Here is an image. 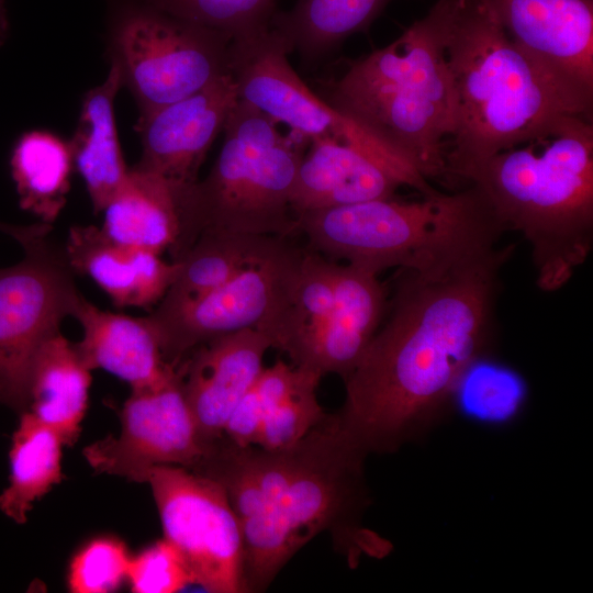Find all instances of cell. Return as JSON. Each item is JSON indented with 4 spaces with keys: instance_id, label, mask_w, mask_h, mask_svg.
I'll list each match as a JSON object with an SVG mask.
<instances>
[{
    "instance_id": "1",
    "label": "cell",
    "mask_w": 593,
    "mask_h": 593,
    "mask_svg": "<svg viewBox=\"0 0 593 593\" xmlns=\"http://www.w3.org/2000/svg\"><path fill=\"white\" fill-rule=\"evenodd\" d=\"M510 246L436 272L401 270L384 316L345 381L337 412L370 452H393L444 421L491 340Z\"/></svg>"
},
{
    "instance_id": "2",
    "label": "cell",
    "mask_w": 593,
    "mask_h": 593,
    "mask_svg": "<svg viewBox=\"0 0 593 593\" xmlns=\"http://www.w3.org/2000/svg\"><path fill=\"white\" fill-rule=\"evenodd\" d=\"M367 450L337 413L293 445L266 450L215 441L193 472L219 482L238 518L244 544L245 593L266 591L281 569L321 533L349 567L381 559L392 544L366 527L370 504Z\"/></svg>"
},
{
    "instance_id": "3",
    "label": "cell",
    "mask_w": 593,
    "mask_h": 593,
    "mask_svg": "<svg viewBox=\"0 0 593 593\" xmlns=\"http://www.w3.org/2000/svg\"><path fill=\"white\" fill-rule=\"evenodd\" d=\"M502 226L532 247L537 284L562 288L593 243V127L589 116L560 115L465 177Z\"/></svg>"
},
{
    "instance_id": "4",
    "label": "cell",
    "mask_w": 593,
    "mask_h": 593,
    "mask_svg": "<svg viewBox=\"0 0 593 593\" xmlns=\"http://www.w3.org/2000/svg\"><path fill=\"white\" fill-rule=\"evenodd\" d=\"M445 59L457 113L446 172L462 179L560 115L589 116L480 0H450Z\"/></svg>"
},
{
    "instance_id": "5",
    "label": "cell",
    "mask_w": 593,
    "mask_h": 593,
    "mask_svg": "<svg viewBox=\"0 0 593 593\" xmlns=\"http://www.w3.org/2000/svg\"><path fill=\"white\" fill-rule=\"evenodd\" d=\"M306 248L380 273L436 272L497 247L505 228L473 184L405 202L393 198L327 208L298 217Z\"/></svg>"
},
{
    "instance_id": "6",
    "label": "cell",
    "mask_w": 593,
    "mask_h": 593,
    "mask_svg": "<svg viewBox=\"0 0 593 593\" xmlns=\"http://www.w3.org/2000/svg\"><path fill=\"white\" fill-rule=\"evenodd\" d=\"M450 0H438L385 47L354 61L332 88L337 110L404 156L426 179L446 174L456 131L455 91L445 59Z\"/></svg>"
},
{
    "instance_id": "7",
    "label": "cell",
    "mask_w": 593,
    "mask_h": 593,
    "mask_svg": "<svg viewBox=\"0 0 593 593\" xmlns=\"http://www.w3.org/2000/svg\"><path fill=\"white\" fill-rule=\"evenodd\" d=\"M223 143L203 180L172 188L179 237L169 251L179 261L204 232L289 238L299 233L292 191L307 142L281 134L276 123L238 100Z\"/></svg>"
},
{
    "instance_id": "8",
    "label": "cell",
    "mask_w": 593,
    "mask_h": 593,
    "mask_svg": "<svg viewBox=\"0 0 593 593\" xmlns=\"http://www.w3.org/2000/svg\"><path fill=\"white\" fill-rule=\"evenodd\" d=\"M111 64L139 116L186 98L228 72L231 42L142 0H109Z\"/></svg>"
},
{
    "instance_id": "9",
    "label": "cell",
    "mask_w": 593,
    "mask_h": 593,
    "mask_svg": "<svg viewBox=\"0 0 593 593\" xmlns=\"http://www.w3.org/2000/svg\"><path fill=\"white\" fill-rule=\"evenodd\" d=\"M51 224L19 226L20 261L0 268L1 403L27 411L30 377L42 344L60 332L81 298L65 248L53 243Z\"/></svg>"
},
{
    "instance_id": "10",
    "label": "cell",
    "mask_w": 593,
    "mask_h": 593,
    "mask_svg": "<svg viewBox=\"0 0 593 593\" xmlns=\"http://www.w3.org/2000/svg\"><path fill=\"white\" fill-rule=\"evenodd\" d=\"M305 249L289 239L189 306L165 317L148 315L164 358L178 363L197 346L244 329L265 334L284 353L293 336V299Z\"/></svg>"
},
{
    "instance_id": "11",
    "label": "cell",
    "mask_w": 593,
    "mask_h": 593,
    "mask_svg": "<svg viewBox=\"0 0 593 593\" xmlns=\"http://www.w3.org/2000/svg\"><path fill=\"white\" fill-rule=\"evenodd\" d=\"M145 482L164 538L181 553L194 584L211 593H245L242 529L223 486L177 466L150 469Z\"/></svg>"
},
{
    "instance_id": "12",
    "label": "cell",
    "mask_w": 593,
    "mask_h": 593,
    "mask_svg": "<svg viewBox=\"0 0 593 593\" xmlns=\"http://www.w3.org/2000/svg\"><path fill=\"white\" fill-rule=\"evenodd\" d=\"M287 43L271 24L231 42L228 72L238 100L268 119L287 124L307 142L336 138L362 144H387L356 119L317 97L288 60Z\"/></svg>"
},
{
    "instance_id": "13",
    "label": "cell",
    "mask_w": 593,
    "mask_h": 593,
    "mask_svg": "<svg viewBox=\"0 0 593 593\" xmlns=\"http://www.w3.org/2000/svg\"><path fill=\"white\" fill-rule=\"evenodd\" d=\"M121 430L83 449L98 473L144 483L147 472L160 466L193 470L209 448L186 401L181 376L163 387L132 391L120 414Z\"/></svg>"
},
{
    "instance_id": "14",
    "label": "cell",
    "mask_w": 593,
    "mask_h": 593,
    "mask_svg": "<svg viewBox=\"0 0 593 593\" xmlns=\"http://www.w3.org/2000/svg\"><path fill=\"white\" fill-rule=\"evenodd\" d=\"M309 145L291 198L296 220L311 211L393 198L402 186L414 188L422 195L437 191L388 145L328 137L316 138Z\"/></svg>"
},
{
    "instance_id": "15",
    "label": "cell",
    "mask_w": 593,
    "mask_h": 593,
    "mask_svg": "<svg viewBox=\"0 0 593 593\" xmlns=\"http://www.w3.org/2000/svg\"><path fill=\"white\" fill-rule=\"evenodd\" d=\"M586 112L593 101L592 0H480Z\"/></svg>"
},
{
    "instance_id": "16",
    "label": "cell",
    "mask_w": 593,
    "mask_h": 593,
    "mask_svg": "<svg viewBox=\"0 0 593 593\" xmlns=\"http://www.w3.org/2000/svg\"><path fill=\"white\" fill-rule=\"evenodd\" d=\"M237 101L234 80L226 72L201 90L139 116L142 156L135 167L163 178L172 188L194 183Z\"/></svg>"
},
{
    "instance_id": "17",
    "label": "cell",
    "mask_w": 593,
    "mask_h": 593,
    "mask_svg": "<svg viewBox=\"0 0 593 593\" xmlns=\"http://www.w3.org/2000/svg\"><path fill=\"white\" fill-rule=\"evenodd\" d=\"M270 348L265 334L244 329L194 347L178 363L186 401L208 448L224 437L231 415L265 368Z\"/></svg>"
},
{
    "instance_id": "18",
    "label": "cell",
    "mask_w": 593,
    "mask_h": 593,
    "mask_svg": "<svg viewBox=\"0 0 593 593\" xmlns=\"http://www.w3.org/2000/svg\"><path fill=\"white\" fill-rule=\"evenodd\" d=\"M323 377L279 359L265 367L231 415L224 436L266 450L293 445L326 414L316 394Z\"/></svg>"
},
{
    "instance_id": "19",
    "label": "cell",
    "mask_w": 593,
    "mask_h": 593,
    "mask_svg": "<svg viewBox=\"0 0 593 593\" xmlns=\"http://www.w3.org/2000/svg\"><path fill=\"white\" fill-rule=\"evenodd\" d=\"M366 268L335 264L334 305L314 337L291 360L294 366L339 374L343 379L359 362L379 328L387 309L384 287Z\"/></svg>"
},
{
    "instance_id": "20",
    "label": "cell",
    "mask_w": 593,
    "mask_h": 593,
    "mask_svg": "<svg viewBox=\"0 0 593 593\" xmlns=\"http://www.w3.org/2000/svg\"><path fill=\"white\" fill-rule=\"evenodd\" d=\"M65 251L74 272L93 280L120 307L158 304L180 270L179 261L115 242L94 225L71 226Z\"/></svg>"
},
{
    "instance_id": "21",
    "label": "cell",
    "mask_w": 593,
    "mask_h": 593,
    "mask_svg": "<svg viewBox=\"0 0 593 593\" xmlns=\"http://www.w3.org/2000/svg\"><path fill=\"white\" fill-rule=\"evenodd\" d=\"M72 316L82 328L75 347L90 370H105L132 391L157 389L176 376L177 366L165 360L148 316L104 311L82 295Z\"/></svg>"
},
{
    "instance_id": "22",
    "label": "cell",
    "mask_w": 593,
    "mask_h": 593,
    "mask_svg": "<svg viewBox=\"0 0 593 593\" xmlns=\"http://www.w3.org/2000/svg\"><path fill=\"white\" fill-rule=\"evenodd\" d=\"M122 86L120 70L111 64L105 80L85 94L77 127L68 143L94 213L103 212L130 169L123 158L114 116V99Z\"/></svg>"
},
{
    "instance_id": "23",
    "label": "cell",
    "mask_w": 593,
    "mask_h": 593,
    "mask_svg": "<svg viewBox=\"0 0 593 593\" xmlns=\"http://www.w3.org/2000/svg\"><path fill=\"white\" fill-rule=\"evenodd\" d=\"M289 238L202 233L179 260L177 278L158 303L154 317L171 315L223 286L277 250Z\"/></svg>"
},
{
    "instance_id": "24",
    "label": "cell",
    "mask_w": 593,
    "mask_h": 593,
    "mask_svg": "<svg viewBox=\"0 0 593 593\" xmlns=\"http://www.w3.org/2000/svg\"><path fill=\"white\" fill-rule=\"evenodd\" d=\"M90 372L75 343L60 332L49 336L34 358L27 411L56 432L64 445L72 446L80 435L88 406Z\"/></svg>"
},
{
    "instance_id": "25",
    "label": "cell",
    "mask_w": 593,
    "mask_h": 593,
    "mask_svg": "<svg viewBox=\"0 0 593 593\" xmlns=\"http://www.w3.org/2000/svg\"><path fill=\"white\" fill-rule=\"evenodd\" d=\"M102 231L113 240L161 255L179 237L172 187L135 166L103 210Z\"/></svg>"
},
{
    "instance_id": "26",
    "label": "cell",
    "mask_w": 593,
    "mask_h": 593,
    "mask_svg": "<svg viewBox=\"0 0 593 593\" xmlns=\"http://www.w3.org/2000/svg\"><path fill=\"white\" fill-rule=\"evenodd\" d=\"M64 443L31 412L20 414L9 451V484L0 494V511L18 524L27 519L33 504L58 484Z\"/></svg>"
},
{
    "instance_id": "27",
    "label": "cell",
    "mask_w": 593,
    "mask_h": 593,
    "mask_svg": "<svg viewBox=\"0 0 593 593\" xmlns=\"http://www.w3.org/2000/svg\"><path fill=\"white\" fill-rule=\"evenodd\" d=\"M11 174L20 206L53 223L66 204L74 167L69 144L46 131H31L15 143Z\"/></svg>"
},
{
    "instance_id": "28",
    "label": "cell",
    "mask_w": 593,
    "mask_h": 593,
    "mask_svg": "<svg viewBox=\"0 0 593 593\" xmlns=\"http://www.w3.org/2000/svg\"><path fill=\"white\" fill-rule=\"evenodd\" d=\"M390 0H299L276 12L271 26L290 52L306 59L323 56L354 33L365 30Z\"/></svg>"
},
{
    "instance_id": "29",
    "label": "cell",
    "mask_w": 593,
    "mask_h": 593,
    "mask_svg": "<svg viewBox=\"0 0 593 593\" xmlns=\"http://www.w3.org/2000/svg\"><path fill=\"white\" fill-rule=\"evenodd\" d=\"M230 42L271 24L277 0H142Z\"/></svg>"
},
{
    "instance_id": "30",
    "label": "cell",
    "mask_w": 593,
    "mask_h": 593,
    "mask_svg": "<svg viewBox=\"0 0 593 593\" xmlns=\"http://www.w3.org/2000/svg\"><path fill=\"white\" fill-rule=\"evenodd\" d=\"M131 555L116 537L101 536L87 541L70 560L67 584L74 593H109L127 580Z\"/></svg>"
},
{
    "instance_id": "31",
    "label": "cell",
    "mask_w": 593,
    "mask_h": 593,
    "mask_svg": "<svg viewBox=\"0 0 593 593\" xmlns=\"http://www.w3.org/2000/svg\"><path fill=\"white\" fill-rule=\"evenodd\" d=\"M475 376L474 379L467 372L456 393H461L462 412L485 424L512 422L523 404V391L517 380L494 370H480Z\"/></svg>"
},
{
    "instance_id": "32",
    "label": "cell",
    "mask_w": 593,
    "mask_h": 593,
    "mask_svg": "<svg viewBox=\"0 0 593 593\" xmlns=\"http://www.w3.org/2000/svg\"><path fill=\"white\" fill-rule=\"evenodd\" d=\"M127 580L136 593H175L194 584L183 557L165 538L131 557Z\"/></svg>"
},
{
    "instance_id": "33",
    "label": "cell",
    "mask_w": 593,
    "mask_h": 593,
    "mask_svg": "<svg viewBox=\"0 0 593 593\" xmlns=\"http://www.w3.org/2000/svg\"><path fill=\"white\" fill-rule=\"evenodd\" d=\"M9 32V21L4 7V0H0V46L4 43Z\"/></svg>"
},
{
    "instance_id": "34",
    "label": "cell",
    "mask_w": 593,
    "mask_h": 593,
    "mask_svg": "<svg viewBox=\"0 0 593 593\" xmlns=\"http://www.w3.org/2000/svg\"><path fill=\"white\" fill-rule=\"evenodd\" d=\"M1 400H2V394H1V388H0V403H1Z\"/></svg>"
},
{
    "instance_id": "35",
    "label": "cell",
    "mask_w": 593,
    "mask_h": 593,
    "mask_svg": "<svg viewBox=\"0 0 593 593\" xmlns=\"http://www.w3.org/2000/svg\"><path fill=\"white\" fill-rule=\"evenodd\" d=\"M0 226H1V223H0Z\"/></svg>"
}]
</instances>
